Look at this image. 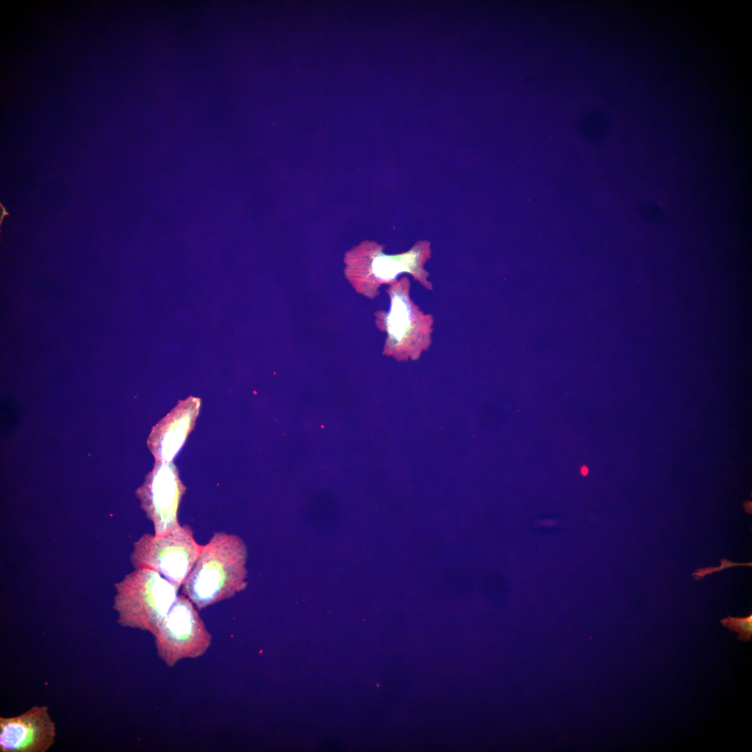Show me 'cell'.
Instances as JSON below:
<instances>
[{
  "mask_svg": "<svg viewBox=\"0 0 752 752\" xmlns=\"http://www.w3.org/2000/svg\"><path fill=\"white\" fill-rule=\"evenodd\" d=\"M357 249V287L365 295L374 297L381 284H393L402 273H409L425 289H432L428 280L429 272L424 269L431 256L429 242L418 241L409 251L397 255L383 253L381 246L375 242H367Z\"/></svg>",
  "mask_w": 752,
  "mask_h": 752,
  "instance_id": "obj_5",
  "label": "cell"
},
{
  "mask_svg": "<svg viewBox=\"0 0 752 752\" xmlns=\"http://www.w3.org/2000/svg\"><path fill=\"white\" fill-rule=\"evenodd\" d=\"M185 492L174 464L158 461L137 492L143 510L153 523L155 535L180 526L178 509Z\"/></svg>",
  "mask_w": 752,
  "mask_h": 752,
  "instance_id": "obj_7",
  "label": "cell"
},
{
  "mask_svg": "<svg viewBox=\"0 0 752 752\" xmlns=\"http://www.w3.org/2000/svg\"><path fill=\"white\" fill-rule=\"evenodd\" d=\"M118 622L152 634L178 599V588L149 568H136L117 586Z\"/></svg>",
  "mask_w": 752,
  "mask_h": 752,
  "instance_id": "obj_2",
  "label": "cell"
},
{
  "mask_svg": "<svg viewBox=\"0 0 752 752\" xmlns=\"http://www.w3.org/2000/svg\"><path fill=\"white\" fill-rule=\"evenodd\" d=\"M55 736V725L47 706L35 705L19 716L0 718L1 752H45Z\"/></svg>",
  "mask_w": 752,
  "mask_h": 752,
  "instance_id": "obj_8",
  "label": "cell"
},
{
  "mask_svg": "<svg viewBox=\"0 0 752 752\" xmlns=\"http://www.w3.org/2000/svg\"><path fill=\"white\" fill-rule=\"evenodd\" d=\"M581 473H583V475H586V474H587V473H588V469H587V468H586V467H583V468H582V469H581Z\"/></svg>",
  "mask_w": 752,
  "mask_h": 752,
  "instance_id": "obj_12",
  "label": "cell"
},
{
  "mask_svg": "<svg viewBox=\"0 0 752 752\" xmlns=\"http://www.w3.org/2000/svg\"><path fill=\"white\" fill-rule=\"evenodd\" d=\"M723 627L730 631L737 632V639L744 641H749L752 636V615L745 618H734L728 616L721 620Z\"/></svg>",
  "mask_w": 752,
  "mask_h": 752,
  "instance_id": "obj_10",
  "label": "cell"
},
{
  "mask_svg": "<svg viewBox=\"0 0 752 752\" xmlns=\"http://www.w3.org/2000/svg\"><path fill=\"white\" fill-rule=\"evenodd\" d=\"M410 281L402 277L388 290L391 306L377 313L379 329L387 333L384 352L398 360L417 359L432 344L434 318L410 298Z\"/></svg>",
  "mask_w": 752,
  "mask_h": 752,
  "instance_id": "obj_3",
  "label": "cell"
},
{
  "mask_svg": "<svg viewBox=\"0 0 752 752\" xmlns=\"http://www.w3.org/2000/svg\"><path fill=\"white\" fill-rule=\"evenodd\" d=\"M200 403L193 397L180 401L153 428L148 444L157 460L171 462L194 428Z\"/></svg>",
  "mask_w": 752,
  "mask_h": 752,
  "instance_id": "obj_9",
  "label": "cell"
},
{
  "mask_svg": "<svg viewBox=\"0 0 752 752\" xmlns=\"http://www.w3.org/2000/svg\"><path fill=\"white\" fill-rule=\"evenodd\" d=\"M203 545L188 524L161 535H144L134 545L132 561L136 568L159 572L178 588L196 563Z\"/></svg>",
  "mask_w": 752,
  "mask_h": 752,
  "instance_id": "obj_4",
  "label": "cell"
},
{
  "mask_svg": "<svg viewBox=\"0 0 752 752\" xmlns=\"http://www.w3.org/2000/svg\"><path fill=\"white\" fill-rule=\"evenodd\" d=\"M193 604L188 597L178 595L153 634L157 655L169 667L181 659L203 655L211 643V634Z\"/></svg>",
  "mask_w": 752,
  "mask_h": 752,
  "instance_id": "obj_6",
  "label": "cell"
},
{
  "mask_svg": "<svg viewBox=\"0 0 752 752\" xmlns=\"http://www.w3.org/2000/svg\"><path fill=\"white\" fill-rule=\"evenodd\" d=\"M1 205V210L3 211V213H2L1 214V219H0V221H1V222H2V217H3V216H4V214L6 213V214H9V213H8V212H6V209H5V208H4V207H3V205H2V204H1V205Z\"/></svg>",
  "mask_w": 752,
  "mask_h": 752,
  "instance_id": "obj_11",
  "label": "cell"
},
{
  "mask_svg": "<svg viewBox=\"0 0 752 752\" xmlns=\"http://www.w3.org/2000/svg\"><path fill=\"white\" fill-rule=\"evenodd\" d=\"M247 549L237 535L214 532L182 584V593L201 610L233 597L246 586Z\"/></svg>",
  "mask_w": 752,
  "mask_h": 752,
  "instance_id": "obj_1",
  "label": "cell"
}]
</instances>
